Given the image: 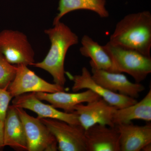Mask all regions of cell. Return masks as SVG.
I'll use <instances>...</instances> for the list:
<instances>
[{"label": "cell", "instance_id": "obj_18", "mask_svg": "<svg viewBox=\"0 0 151 151\" xmlns=\"http://www.w3.org/2000/svg\"><path fill=\"white\" fill-rule=\"evenodd\" d=\"M106 0H60L58 10L59 12L53 20V25L60 21L67 14L78 10L94 12L102 18L109 16L106 8Z\"/></svg>", "mask_w": 151, "mask_h": 151}, {"label": "cell", "instance_id": "obj_11", "mask_svg": "<svg viewBox=\"0 0 151 151\" xmlns=\"http://www.w3.org/2000/svg\"><path fill=\"white\" fill-rule=\"evenodd\" d=\"M91 67V74L94 81L112 92L136 99L145 90L142 84L131 82L122 73L110 72Z\"/></svg>", "mask_w": 151, "mask_h": 151}, {"label": "cell", "instance_id": "obj_5", "mask_svg": "<svg viewBox=\"0 0 151 151\" xmlns=\"http://www.w3.org/2000/svg\"><path fill=\"white\" fill-rule=\"evenodd\" d=\"M16 108L24 127L27 151H57L56 139L40 119L30 116L23 108Z\"/></svg>", "mask_w": 151, "mask_h": 151}, {"label": "cell", "instance_id": "obj_19", "mask_svg": "<svg viewBox=\"0 0 151 151\" xmlns=\"http://www.w3.org/2000/svg\"><path fill=\"white\" fill-rule=\"evenodd\" d=\"M17 65L9 63L0 54V88L7 89L16 73Z\"/></svg>", "mask_w": 151, "mask_h": 151}, {"label": "cell", "instance_id": "obj_21", "mask_svg": "<svg viewBox=\"0 0 151 151\" xmlns=\"http://www.w3.org/2000/svg\"><path fill=\"white\" fill-rule=\"evenodd\" d=\"M5 147L4 140V122L0 121V150Z\"/></svg>", "mask_w": 151, "mask_h": 151}, {"label": "cell", "instance_id": "obj_7", "mask_svg": "<svg viewBox=\"0 0 151 151\" xmlns=\"http://www.w3.org/2000/svg\"><path fill=\"white\" fill-rule=\"evenodd\" d=\"M17 65L15 76L7 88L12 97L30 92L54 93L64 91L63 86L54 83L51 84L44 80L30 70L27 65Z\"/></svg>", "mask_w": 151, "mask_h": 151}, {"label": "cell", "instance_id": "obj_8", "mask_svg": "<svg viewBox=\"0 0 151 151\" xmlns=\"http://www.w3.org/2000/svg\"><path fill=\"white\" fill-rule=\"evenodd\" d=\"M68 76L73 82L72 87L73 92H78L83 89H90L118 109L126 108L137 102L135 98L112 92L98 84L93 79L91 73L86 67L82 68L79 75Z\"/></svg>", "mask_w": 151, "mask_h": 151}, {"label": "cell", "instance_id": "obj_17", "mask_svg": "<svg viewBox=\"0 0 151 151\" xmlns=\"http://www.w3.org/2000/svg\"><path fill=\"white\" fill-rule=\"evenodd\" d=\"M134 120L151 121V89L139 102L121 109H117L113 117L115 126L127 124Z\"/></svg>", "mask_w": 151, "mask_h": 151}, {"label": "cell", "instance_id": "obj_22", "mask_svg": "<svg viewBox=\"0 0 151 151\" xmlns=\"http://www.w3.org/2000/svg\"><path fill=\"white\" fill-rule=\"evenodd\" d=\"M142 150L144 151H151V143H149L146 145L142 149Z\"/></svg>", "mask_w": 151, "mask_h": 151}, {"label": "cell", "instance_id": "obj_3", "mask_svg": "<svg viewBox=\"0 0 151 151\" xmlns=\"http://www.w3.org/2000/svg\"><path fill=\"white\" fill-rule=\"evenodd\" d=\"M117 72L132 76L140 83L151 73V58L139 52L113 45L109 42L104 45Z\"/></svg>", "mask_w": 151, "mask_h": 151}, {"label": "cell", "instance_id": "obj_20", "mask_svg": "<svg viewBox=\"0 0 151 151\" xmlns=\"http://www.w3.org/2000/svg\"><path fill=\"white\" fill-rule=\"evenodd\" d=\"M13 98L7 89L0 88V121L4 122L10 102Z\"/></svg>", "mask_w": 151, "mask_h": 151}, {"label": "cell", "instance_id": "obj_15", "mask_svg": "<svg viewBox=\"0 0 151 151\" xmlns=\"http://www.w3.org/2000/svg\"><path fill=\"white\" fill-rule=\"evenodd\" d=\"M4 140L5 146L18 150L27 151L25 132L16 108L9 106L4 122Z\"/></svg>", "mask_w": 151, "mask_h": 151}, {"label": "cell", "instance_id": "obj_2", "mask_svg": "<svg viewBox=\"0 0 151 151\" xmlns=\"http://www.w3.org/2000/svg\"><path fill=\"white\" fill-rule=\"evenodd\" d=\"M45 30L50 41L49 51L42 61L34 63V67L46 70L53 77L55 83L64 86L66 82L64 62L68 50L77 44L78 36L60 21Z\"/></svg>", "mask_w": 151, "mask_h": 151}, {"label": "cell", "instance_id": "obj_10", "mask_svg": "<svg viewBox=\"0 0 151 151\" xmlns=\"http://www.w3.org/2000/svg\"><path fill=\"white\" fill-rule=\"evenodd\" d=\"M14 98L12 105L33 111L37 114L39 119H56L68 124H80L78 117L75 113L62 112L52 105L42 103L36 96L35 92L25 93Z\"/></svg>", "mask_w": 151, "mask_h": 151}, {"label": "cell", "instance_id": "obj_13", "mask_svg": "<svg viewBox=\"0 0 151 151\" xmlns=\"http://www.w3.org/2000/svg\"><path fill=\"white\" fill-rule=\"evenodd\" d=\"M39 99L48 102L56 108L63 109L64 112L73 113L76 105L84 103H89L101 97L90 89L81 92L66 93L59 91L54 93L35 92Z\"/></svg>", "mask_w": 151, "mask_h": 151}, {"label": "cell", "instance_id": "obj_16", "mask_svg": "<svg viewBox=\"0 0 151 151\" xmlns=\"http://www.w3.org/2000/svg\"><path fill=\"white\" fill-rule=\"evenodd\" d=\"M81 44L80 53L83 56L90 58V66L98 69L118 72L104 46L100 45L87 35L83 36Z\"/></svg>", "mask_w": 151, "mask_h": 151}, {"label": "cell", "instance_id": "obj_14", "mask_svg": "<svg viewBox=\"0 0 151 151\" xmlns=\"http://www.w3.org/2000/svg\"><path fill=\"white\" fill-rule=\"evenodd\" d=\"M120 136V151H140L151 143V125L132 123L116 125Z\"/></svg>", "mask_w": 151, "mask_h": 151}, {"label": "cell", "instance_id": "obj_12", "mask_svg": "<svg viewBox=\"0 0 151 151\" xmlns=\"http://www.w3.org/2000/svg\"><path fill=\"white\" fill-rule=\"evenodd\" d=\"M86 151H120V136L115 126L95 124L85 130Z\"/></svg>", "mask_w": 151, "mask_h": 151}, {"label": "cell", "instance_id": "obj_1", "mask_svg": "<svg viewBox=\"0 0 151 151\" xmlns=\"http://www.w3.org/2000/svg\"><path fill=\"white\" fill-rule=\"evenodd\" d=\"M109 42L151 57V13L143 11L124 17L116 24Z\"/></svg>", "mask_w": 151, "mask_h": 151}, {"label": "cell", "instance_id": "obj_4", "mask_svg": "<svg viewBox=\"0 0 151 151\" xmlns=\"http://www.w3.org/2000/svg\"><path fill=\"white\" fill-rule=\"evenodd\" d=\"M0 54L9 63L32 65L35 52L27 36L18 30L5 29L0 32Z\"/></svg>", "mask_w": 151, "mask_h": 151}, {"label": "cell", "instance_id": "obj_6", "mask_svg": "<svg viewBox=\"0 0 151 151\" xmlns=\"http://www.w3.org/2000/svg\"><path fill=\"white\" fill-rule=\"evenodd\" d=\"M56 139L60 151H86L84 132L80 124L74 125L51 119H40Z\"/></svg>", "mask_w": 151, "mask_h": 151}, {"label": "cell", "instance_id": "obj_9", "mask_svg": "<svg viewBox=\"0 0 151 151\" xmlns=\"http://www.w3.org/2000/svg\"><path fill=\"white\" fill-rule=\"evenodd\" d=\"M74 109L73 113L76 114L80 125L85 130L97 124L115 127L113 117L118 108L102 98L87 103L86 105L78 104Z\"/></svg>", "mask_w": 151, "mask_h": 151}]
</instances>
